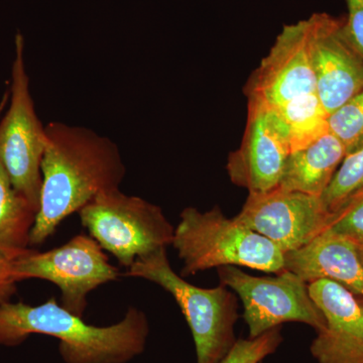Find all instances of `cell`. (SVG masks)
Segmentation results:
<instances>
[{"label": "cell", "instance_id": "obj_2", "mask_svg": "<svg viewBox=\"0 0 363 363\" xmlns=\"http://www.w3.org/2000/svg\"><path fill=\"white\" fill-rule=\"evenodd\" d=\"M150 333L147 315L128 308L121 321L111 326L85 323L51 298L32 306L9 301L0 304V345L18 346L33 334L59 339L66 363H128L142 354Z\"/></svg>", "mask_w": 363, "mask_h": 363}, {"label": "cell", "instance_id": "obj_17", "mask_svg": "<svg viewBox=\"0 0 363 363\" xmlns=\"http://www.w3.org/2000/svg\"><path fill=\"white\" fill-rule=\"evenodd\" d=\"M276 112L288 133L291 150L303 149L328 133V114L317 93L297 98Z\"/></svg>", "mask_w": 363, "mask_h": 363}, {"label": "cell", "instance_id": "obj_11", "mask_svg": "<svg viewBox=\"0 0 363 363\" xmlns=\"http://www.w3.org/2000/svg\"><path fill=\"white\" fill-rule=\"evenodd\" d=\"M242 142L229 155L227 173L233 184L250 194H262L279 187L290 156L288 133L276 112L247 104Z\"/></svg>", "mask_w": 363, "mask_h": 363}, {"label": "cell", "instance_id": "obj_21", "mask_svg": "<svg viewBox=\"0 0 363 363\" xmlns=\"http://www.w3.org/2000/svg\"><path fill=\"white\" fill-rule=\"evenodd\" d=\"M329 229L354 243L363 241V197L333 214Z\"/></svg>", "mask_w": 363, "mask_h": 363}, {"label": "cell", "instance_id": "obj_5", "mask_svg": "<svg viewBox=\"0 0 363 363\" xmlns=\"http://www.w3.org/2000/svg\"><path fill=\"white\" fill-rule=\"evenodd\" d=\"M78 214L91 238L128 269L173 243L175 228L161 208L121 189L96 196Z\"/></svg>", "mask_w": 363, "mask_h": 363}, {"label": "cell", "instance_id": "obj_1", "mask_svg": "<svg viewBox=\"0 0 363 363\" xmlns=\"http://www.w3.org/2000/svg\"><path fill=\"white\" fill-rule=\"evenodd\" d=\"M45 131L40 209L30 245H43L96 196L121 189L126 173L121 150L111 138L63 123H49Z\"/></svg>", "mask_w": 363, "mask_h": 363}, {"label": "cell", "instance_id": "obj_3", "mask_svg": "<svg viewBox=\"0 0 363 363\" xmlns=\"http://www.w3.org/2000/svg\"><path fill=\"white\" fill-rule=\"evenodd\" d=\"M172 245L183 262L184 277L227 266L274 274L285 269L284 253L271 240L226 218L218 207L207 212L185 208Z\"/></svg>", "mask_w": 363, "mask_h": 363}, {"label": "cell", "instance_id": "obj_8", "mask_svg": "<svg viewBox=\"0 0 363 363\" xmlns=\"http://www.w3.org/2000/svg\"><path fill=\"white\" fill-rule=\"evenodd\" d=\"M221 285L231 289L242 301L243 319L250 338L259 337L286 322H300L317 333L326 321L309 294L308 284L297 274L284 269L277 277H253L238 267H218Z\"/></svg>", "mask_w": 363, "mask_h": 363}, {"label": "cell", "instance_id": "obj_20", "mask_svg": "<svg viewBox=\"0 0 363 363\" xmlns=\"http://www.w3.org/2000/svg\"><path fill=\"white\" fill-rule=\"evenodd\" d=\"M281 342V327H277L259 337L236 340L230 351L218 363H262L278 350Z\"/></svg>", "mask_w": 363, "mask_h": 363}, {"label": "cell", "instance_id": "obj_23", "mask_svg": "<svg viewBox=\"0 0 363 363\" xmlns=\"http://www.w3.org/2000/svg\"><path fill=\"white\" fill-rule=\"evenodd\" d=\"M16 284L18 281L13 277L0 274V304L9 301L16 293Z\"/></svg>", "mask_w": 363, "mask_h": 363}, {"label": "cell", "instance_id": "obj_10", "mask_svg": "<svg viewBox=\"0 0 363 363\" xmlns=\"http://www.w3.org/2000/svg\"><path fill=\"white\" fill-rule=\"evenodd\" d=\"M332 217L321 197L277 187L248 195L234 218L286 253L305 247L329 228Z\"/></svg>", "mask_w": 363, "mask_h": 363}, {"label": "cell", "instance_id": "obj_7", "mask_svg": "<svg viewBox=\"0 0 363 363\" xmlns=\"http://www.w3.org/2000/svg\"><path fill=\"white\" fill-rule=\"evenodd\" d=\"M11 274L18 283L40 279L54 284L61 292L62 306L82 318L88 295L121 276L99 243L85 234L45 252L28 248L11 262Z\"/></svg>", "mask_w": 363, "mask_h": 363}, {"label": "cell", "instance_id": "obj_25", "mask_svg": "<svg viewBox=\"0 0 363 363\" xmlns=\"http://www.w3.org/2000/svg\"><path fill=\"white\" fill-rule=\"evenodd\" d=\"M355 245H357L358 255H359L360 260H362L363 264V241L362 242L355 243Z\"/></svg>", "mask_w": 363, "mask_h": 363}, {"label": "cell", "instance_id": "obj_16", "mask_svg": "<svg viewBox=\"0 0 363 363\" xmlns=\"http://www.w3.org/2000/svg\"><path fill=\"white\" fill-rule=\"evenodd\" d=\"M38 210L16 191L0 162V250L13 259L26 252Z\"/></svg>", "mask_w": 363, "mask_h": 363}, {"label": "cell", "instance_id": "obj_4", "mask_svg": "<svg viewBox=\"0 0 363 363\" xmlns=\"http://www.w3.org/2000/svg\"><path fill=\"white\" fill-rule=\"evenodd\" d=\"M124 276L147 279L173 296L192 332L197 363H218L233 348L238 306L227 286L191 285L172 269L167 248L138 259Z\"/></svg>", "mask_w": 363, "mask_h": 363}, {"label": "cell", "instance_id": "obj_13", "mask_svg": "<svg viewBox=\"0 0 363 363\" xmlns=\"http://www.w3.org/2000/svg\"><path fill=\"white\" fill-rule=\"evenodd\" d=\"M326 326L311 345L319 363H363V305L345 286L328 279L308 284Z\"/></svg>", "mask_w": 363, "mask_h": 363}, {"label": "cell", "instance_id": "obj_22", "mask_svg": "<svg viewBox=\"0 0 363 363\" xmlns=\"http://www.w3.org/2000/svg\"><path fill=\"white\" fill-rule=\"evenodd\" d=\"M346 4L348 14L344 21V33L363 56V0H346Z\"/></svg>", "mask_w": 363, "mask_h": 363}, {"label": "cell", "instance_id": "obj_14", "mask_svg": "<svg viewBox=\"0 0 363 363\" xmlns=\"http://www.w3.org/2000/svg\"><path fill=\"white\" fill-rule=\"evenodd\" d=\"M284 264L305 283L331 279L363 298V264L357 245L331 229L305 247L284 253Z\"/></svg>", "mask_w": 363, "mask_h": 363}, {"label": "cell", "instance_id": "obj_6", "mask_svg": "<svg viewBox=\"0 0 363 363\" xmlns=\"http://www.w3.org/2000/svg\"><path fill=\"white\" fill-rule=\"evenodd\" d=\"M11 100L0 123V162L20 194L39 212L42 162L48 145L45 126L35 112L25 63L23 35L16 39Z\"/></svg>", "mask_w": 363, "mask_h": 363}, {"label": "cell", "instance_id": "obj_15", "mask_svg": "<svg viewBox=\"0 0 363 363\" xmlns=\"http://www.w3.org/2000/svg\"><path fill=\"white\" fill-rule=\"evenodd\" d=\"M346 156L343 143L330 131L291 152L279 187L321 197Z\"/></svg>", "mask_w": 363, "mask_h": 363}, {"label": "cell", "instance_id": "obj_12", "mask_svg": "<svg viewBox=\"0 0 363 363\" xmlns=\"http://www.w3.org/2000/svg\"><path fill=\"white\" fill-rule=\"evenodd\" d=\"M308 20L317 94L329 116L363 89V56L344 33L345 18L322 13Z\"/></svg>", "mask_w": 363, "mask_h": 363}, {"label": "cell", "instance_id": "obj_9", "mask_svg": "<svg viewBox=\"0 0 363 363\" xmlns=\"http://www.w3.org/2000/svg\"><path fill=\"white\" fill-rule=\"evenodd\" d=\"M317 93L310 49V21L284 26L269 54L245 86L248 105L277 111L294 99Z\"/></svg>", "mask_w": 363, "mask_h": 363}, {"label": "cell", "instance_id": "obj_24", "mask_svg": "<svg viewBox=\"0 0 363 363\" xmlns=\"http://www.w3.org/2000/svg\"><path fill=\"white\" fill-rule=\"evenodd\" d=\"M13 257L7 253L2 252L0 250V274H7V276H11V262H13Z\"/></svg>", "mask_w": 363, "mask_h": 363}, {"label": "cell", "instance_id": "obj_19", "mask_svg": "<svg viewBox=\"0 0 363 363\" xmlns=\"http://www.w3.org/2000/svg\"><path fill=\"white\" fill-rule=\"evenodd\" d=\"M328 130L343 143L346 156L363 147V89L328 116ZM345 156V157H346Z\"/></svg>", "mask_w": 363, "mask_h": 363}, {"label": "cell", "instance_id": "obj_18", "mask_svg": "<svg viewBox=\"0 0 363 363\" xmlns=\"http://www.w3.org/2000/svg\"><path fill=\"white\" fill-rule=\"evenodd\" d=\"M362 197L363 147L344 157L330 184L322 194L321 200L327 211L336 214Z\"/></svg>", "mask_w": 363, "mask_h": 363}]
</instances>
